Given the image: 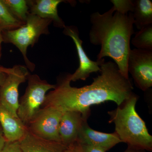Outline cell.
Wrapping results in <instances>:
<instances>
[{"label":"cell","mask_w":152,"mask_h":152,"mask_svg":"<svg viewBox=\"0 0 152 152\" xmlns=\"http://www.w3.org/2000/svg\"><path fill=\"white\" fill-rule=\"evenodd\" d=\"M100 72L91 85L80 88L71 86L70 74L59 77L55 88L47 94L42 108L53 107L63 113L79 112L87 120L91 106L107 101L120 106L130 97L134 89L132 83L120 72L115 63L105 62Z\"/></svg>","instance_id":"6da1fadb"},{"label":"cell","mask_w":152,"mask_h":152,"mask_svg":"<svg viewBox=\"0 0 152 152\" xmlns=\"http://www.w3.org/2000/svg\"><path fill=\"white\" fill-rule=\"evenodd\" d=\"M90 20L91 24L89 33L90 42L101 46L97 60L105 57L111 58L122 75L129 79L128 58L131 50V37L135 33L132 13L121 12L113 6L103 14L93 13Z\"/></svg>","instance_id":"7a4b0ae2"},{"label":"cell","mask_w":152,"mask_h":152,"mask_svg":"<svg viewBox=\"0 0 152 152\" xmlns=\"http://www.w3.org/2000/svg\"><path fill=\"white\" fill-rule=\"evenodd\" d=\"M137 100V96L133 93L121 105L108 112L109 123L115 124V132L128 147L151 151L152 136L145 121L136 111Z\"/></svg>","instance_id":"3957f363"},{"label":"cell","mask_w":152,"mask_h":152,"mask_svg":"<svg viewBox=\"0 0 152 152\" xmlns=\"http://www.w3.org/2000/svg\"><path fill=\"white\" fill-rule=\"evenodd\" d=\"M52 22L50 19L42 18L29 13L26 23L21 26L15 30L2 31L3 42L13 44L19 49L26 67L31 72L34 70L35 65L28 58V48L34 46L42 35L48 34L49 26Z\"/></svg>","instance_id":"277c9868"},{"label":"cell","mask_w":152,"mask_h":152,"mask_svg":"<svg viewBox=\"0 0 152 152\" xmlns=\"http://www.w3.org/2000/svg\"><path fill=\"white\" fill-rule=\"evenodd\" d=\"M27 80V87L19 100L17 111L19 119L26 127L42 108L48 92L56 87V85L49 83L37 75L30 74Z\"/></svg>","instance_id":"5b68a950"},{"label":"cell","mask_w":152,"mask_h":152,"mask_svg":"<svg viewBox=\"0 0 152 152\" xmlns=\"http://www.w3.org/2000/svg\"><path fill=\"white\" fill-rule=\"evenodd\" d=\"M128 73L136 86L146 91L152 87V51L131 49L127 61Z\"/></svg>","instance_id":"8992f818"},{"label":"cell","mask_w":152,"mask_h":152,"mask_svg":"<svg viewBox=\"0 0 152 152\" xmlns=\"http://www.w3.org/2000/svg\"><path fill=\"white\" fill-rule=\"evenodd\" d=\"M29 74L25 66H14L10 68L4 82L0 86V102L17 118H18L17 111L19 107V87L26 82Z\"/></svg>","instance_id":"52a82bcc"},{"label":"cell","mask_w":152,"mask_h":152,"mask_svg":"<svg viewBox=\"0 0 152 152\" xmlns=\"http://www.w3.org/2000/svg\"><path fill=\"white\" fill-rule=\"evenodd\" d=\"M63 113L53 107H42L27 126L28 130L39 137L61 142L59 128Z\"/></svg>","instance_id":"ba28073f"},{"label":"cell","mask_w":152,"mask_h":152,"mask_svg":"<svg viewBox=\"0 0 152 152\" xmlns=\"http://www.w3.org/2000/svg\"><path fill=\"white\" fill-rule=\"evenodd\" d=\"M63 32L73 41L79 58V67L74 73L70 74L71 81L75 82L79 80L85 81L89 77L91 74L100 72L101 66L105 62L104 59L93 61L88 57L83 47V42L80 38L77 27L66 26Z\"/></svg>","instance_id":"9c48e42d"},{"label":"cell","mask_w":152,"mask_h":152,"mask_svg":"<svg viewBox=\"0 0 152 152\" xmlns=\"http://www.w3.org/2000/svg\"><path fill=\"white\" fill-rule=\"evenodd\" d=\"M78 140L83 145L99 147L107 152L119 143L122 142L116 133L101 132L91 129L87 121L83 123Z\"/></svg>","instance_id":"30bf717a"},{"label":"cell","mask_w":152,"mask_h":152,"mask_svg":"<svg viewBox=\"0 0 152 152\" xmlns=\"http://www.w3.org/2000/svg\"><path fill=\"white\" fill-rule=\"evenodd\" d=\"M87 120L79 112L67 111L63 113L59 128L61 143L68 147L77 141L83 123Z\"/></svg>","instance_id":"8fae6325"},{"label":"cell","mask_w":152,"mask_h":152,"mask_svg":"<svg viewBox=\"0 0 152 152\" xmlns=\"http://www.w3.org/2000/svg\"><path fill=\"white\" fill-rule=\"evenodd\" d=\"M63 0L27 1L29 13L43 19L52 20L55 26L64 28L65 23L58 14V7Z\"/></svg>","instance_id":"7c38bea8"},{"label":"cell","mask_w":152,"mask_h":152,"mask_svg":"<svg viewBox=\"0 0 152 152\" xmlns=\"http://www.w3.org/2000/svg\"><path fill=\"white\" fill-rule=\"evenodd\" d=\"M19 144L22 152H64L67 147L59 142L39 137L28 129Z\"/></svg>","instance_id":"4fadbf2b"},{"label":"cell","mask_w":152,"mask_h":152,"mask_svg":"<svg viewBox=\"0 0 152 152\" xmlns=\"http://www.w3.org/2000/svg\"><path fill=\"white\" fill-rule=\"evenodd\" d=\"M0 124L7 141H20L25 135L26 127L0 102Z\"/></svg>","instance_id":"5bb4252c"},{"label":"cell","mask_w":152,"mask_h":152,"mask_svg":"<svg viewBox=\"0 0 152 152\" xmlns=\"http://www.w3.org/2000/svg\"><path fill=\"white\" fill-rule=\"evenodd\" d=\"M132 13L134 25L139 30L152 24V2L150 0H134Z\"/></svg>","instance_id":"9a60e30c"},{"label":"cell","mask_w":152,"mask_h":152,"mask_svg":"<svg viewBox=\"0 0 152 152\" xmlns=\"http://www.w3.org/2000/svg\"><path fill=\"white\" fill-rule=\"evenodd\" d=\"M25 23L14 16L2 0H0V29L2 31L16 29Z\"/></svg>","instance_id":"2e32d148"},{"label":"cell","mask_w":152,"mask_h":152,"mask_svg":"<svg viewBox=\"0 0 152 152\" xmlns=\"http://www.w3.org/2000/svg\"><path fill=\"white\" fill-rule=\"evenodd\" d=\"M131 43L137 49L152 51V24L135 33Z\"/></svg>","instance_id":"e0dca14e"},{"label":"cell","mask_w":152,"mask_h":152,"mask_svg":"<svg viewBox=\"0 0 152 152\" xmlns=\"http://www.w3.org/2000/svg\"><path fill=\"white\" fill-rule=\"evenodd\" d=\"M6 7L16 18L26 23L29 9L26 0H2Z\"/></svg>","instance_id":"ac0fdd59"},{"label":"cell","mask_w":152,"mask_h":152,"mask_svg":"<svg viewBox=\"0 0 152 152\" xmlns=\"http://www.w3.org/2000/svg\"><path fill=\"white\" fill-rule=\"evenodd\" d=\"M1 152H22L19 141H7Z\"/></svg>","instance_id":"d6986e66"},{"label":"cell","mask_w":152,"mask_h":152,"mask_svg":"<svg viewBox=\"0 0 152 152\" xmlns=\"http://www.w3.org/2000/svg\"><path fill=\"white\" fill-rule=\"evenodd\" d=\"M64 152H83L81 143L78 140L66 147Z\"/></svg>","instance_id":"ffe728a7"},{"label":"cell","mask_w":152,"mask_h":152,"mask_svg":"<svg viewBox=\"0 0 152 152\" xmlns=\"http://www.w3.org/2000/svg\"><path fill=\"white\" fill-rule=\"evenodd\" d=\"M82 149L83 152H106L102 149L99 147L90 145L81 144Z\"/></svg>","instance_id":"44dd1931"},{"label":"cell","mask_w":152,"mask_h":152,"mask_svg":"<svg viewBox=\"0 0 152 152\" xmlns=\"http://www.w3.org/2000/svg\"><path fill=\"white\" fill-rule=\"evenodd\" d=\"M7 140L3 133L2 129L0 124V152H1L5 146Z\"/></svg>","instance_id":"7402d4cb"},{"label":"cell","mask_w":152,"mask_h":152,"mask_svg":"<svg viewBox=\"0 0 152 152\" xmlns=\"http://www.w3.org/2000/svg\"><path fill=\"white\" fill-rule=\"evenodd\" d=\"M7 73L3 71H0V86H2L7 77Z\"/></svg>","instance_id":"603a6c76"},{"label":"cell","mask_w":152,"mask_h":152,"mask_svg":"<svg viewBox=\"0 0 152 152\" xmlns=\"http://www.w3.org/2000/svg\"><path fill=\"white\" fill-rule=\"evenodd\" d=\"M124 152H148V151L145 150L138 149L128 147V148Z\"/></svg>","instance_id":"cb8c5ba5"},{"label":"cell","mask_w":152,"mask_h":152,"mask_svg":"<svg viewBox=\"0 0 152 152\" xmlns=\"http://www.w3.org/2000/svg\"><path fill=\"white\" fill-rule=\"evenodd\" d=\"M3 42V39L2 37V31L0 29V59L1 58V44Z\"/></svg>","instance_id":"d4e9b609"},{"label":"cell","mask_w":152,"mask_h":152,"mask_svg":"<svg viewBox=\"0 0 152 152\" xmlns=\"http://www.w3.org/2000/svg\"><path fill=\"white\" fill-rule=\"evenodd\" d=\"M10 68H7L2 66H0V71H3V72H5L7 74L10 72Z\"/></svg>","instance_id":"484cf974"}]
</instances>
